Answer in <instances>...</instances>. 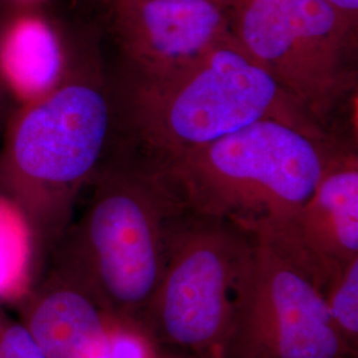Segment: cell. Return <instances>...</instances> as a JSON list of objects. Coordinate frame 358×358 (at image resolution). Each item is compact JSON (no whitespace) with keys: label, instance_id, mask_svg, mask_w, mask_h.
Wrapping results in <instances>:
<instances>
[{"label":"cell","instance_id":"cell-1","mask_svg":"<svg viewBox=\"0 0 358 358\" xmlns=\"http://www.w3.org/2000/svg\"><path fill=\"white\" fill-rule=\"evenodd\" d=\"M93 183L83 215L60 235L52 269L85 288L112 317L141 325L171 231L189 210L154 165L103 167Z\"/></svg>","mask_w":358,"mask_h":358},{"label":"cell","instance_id":"cell-2","mask_svg":"<svg viewBox=\"0 0 358 358\" xmlns=\"http://www.w3.org/2000/svg\"><path fill=\"white\" fill-rule=\"evenodd\" d=\"M122 110L154 162L202 148L262 120H279L331 137L232 34L176 69L155 76H128Z\"/></svg>","mask_w":358,"mask_h":358},{"label":"cell","instance_id":"cell-3","mask_svg":"<svg viewBox=\"0 0 358 358\" xmlns=\"http://www.w3.org/2000/svg\"><path fill=\"white\" fill-rule=\"evenodd\" d=\"M336 149L332 137L262 120L152 165L189 211L256 234L276 230L294 217Z\"/></svg>","mask_w":358,"mask_h":358},{"label":"cell","instance_id":"cell-4","mask_svg":"<svg viewBox=\"0 0 358 358\" xmlns=\"http://www.w3.org/2000/svg\"><path fill=\"white\" fill-rule=\"evenodd\" d=\"M101 81L73 77L19 117L0 155V187L41 239L63 234L80 189L94 178L115 122Z\"/></svg>","mask_w":358,"mask_h":358},{"label":"cell","instance_id":"cell-5","mask_svg":"<svg viewBox=\"0 0 358 358\" xmlns=\"http://www.w3.org/2000/svg\"><path fill=\"white\" fill-rule=\"evenodd\" d=\"M254 234L186 211L170 235L166 266L143 320L169 345L202 357L230 355L250 282Z\"/></svg>","mask_w":358,"mask_h":358},{"label":"cell","instance_id":"cell-6","mask_svg":"<svg viewBox=\"0 0 358 358\" xmlns=\"http://www.w3.org/2000/svg\"><path fill=\"white\" fill-rule=\"evenodd\" d=\"M231 34L327 131L356 94L357 28L325 0H238Z\"/></svg>","mask_w":358,"mask_h":358},{"label":"cell","instance_id":"cell-7","mask_svg":"<svg viewBox=\"0 0 358 358\" xmlns=\"http://www.w3.org/2000/svg\"><path fill=\"white\" fill-rule=\"evenodd\" d=\"M250 282L230 353L243 358H343L324 288L307 259L279 232L254 234Z\"/></svg>","mask_w":358,"mask_h":358},{"label":"cell","instance_id":"cell-8","mask_svg":"<svg viewBox=\"0 0 358 358\" xmlns=\"http://www.w3.org/2000/svg\"><path fill=\"white\" fill-rule=\"evenodd\" d=\"M109 8L129 76L176 69L231 35L232 10L214 0H113Z\"/></svg>","mask_w":358,"mask_h":358},{"label":"cell","instance_id":"cell-9","mask_svg":"<svg viewBox=\"0 0 358 358\" xmlns=\"http://www.w3.org/2000/svg\"><path fill=\"white\" fill-rule=\"evenodd\" d=\"M307 259L324 292L358 257V157L333 152L315 190L294 217L276 230Z\"/></svg>","mask_w":358,"mask_h":358},{"label":"cell","instance_id":"cell-10","mask_svg":"<svg viewBox=\"0 0 358 358\" xmlns=\"http://www.w3.org/2000/svg\"><path fill=\"white\" fill-rule=\"evenodd\" d=\"M22 299L20 320L47 358L101 357L115 317L80 284L52 269Z\"/></svg>","mask_w":358,"mask_h":358},{"label":"cell","instance_id":"cell-11","mask_svg":"<svg viewBox=\"0 0 358 358\" xmlns=\"http://www.w3.org/2000/svg\"><path fill=\"white\" fill-rule=\"evenodd\" d=\"M325 300L333 325L348 349L357 345L358 257L352 260L325 291Z\"/></svg>","mask_w":358,"mask_h":358},{"label":"cell","instance_id":"cell-12","mask_svg":"<svg viewBox=\"0 0 358 358\" xmlns=\"http://www.w3.org/2000/svg\"><path fill=\"white\" fill-rule=\"evenodd\" d=\"M100 358H157L152 340L141 325L115 319Z\"/></svg>","mask_w":358,"mask_h":358},{"label":"cell","instance_id":"cell-13","mask_svg":"<svg viewBox=\"0 0 358 358\" xmlns=\"http://www.w3.org/2000/svg\"><path fill=\"white\" fill-rule=\"evenodd\" d=\"M0 303V358H47L24 322Z\"/></svg>","mask_w":358,"mask_h":358},{"label":"cell","instance_id":"cell-14","mask_svg":"<svg viewBox=\"0 0 358 358\" xmlns=\"http://www.w3.org/2000/svg\"><path fill=\"white\" fill-rule=\"evenodd\" d=\"M355 28L358 24V0H325Z\"/></svg>","mask_w":358,"mask_h":358},{"label":"cell","instance_id":"cell-15","mask_svg":"<svg viewBox=\"0 0 358 358\" xmlns=\"http://www.w3.org/2000/svg\"><path fill=\"white\" fill-rule=\"evenodd\" d=\"M3 55H4V35H3V29L0 28V71H1V63H3Z\"/></svg>","mask_w":358,"mask_h":358},{"label":"cell","instance_id":"cell-16","mask_svg":"<svg viewBox=\"0 0 358 358\" xmlns=\"http://www.w3.org/2000/svg\"><path fill=\"white\" fill-rule=\"evenodd\" d=\"M113 1V0H112ZM214 1H217V3H220V4H223L224 7H227V8H234L235 6H236V3H238V0H214Z\"/></svg>","mask_w":358,"mask_h":358},{"label":"cell","instance_id":"cell-17","mask_svg":"<svg viewBox=\"0 0 358 358\" xmlns=\"http://www.w3.org/2000/svg\"><path fill=\"white\" fill-rule=\"evenodd\" d=\"M100 1H103V4H108V6H110L112 3V0H100Z\"/></svg>","mask_w":358,"mask_h":358}]
</instances>
